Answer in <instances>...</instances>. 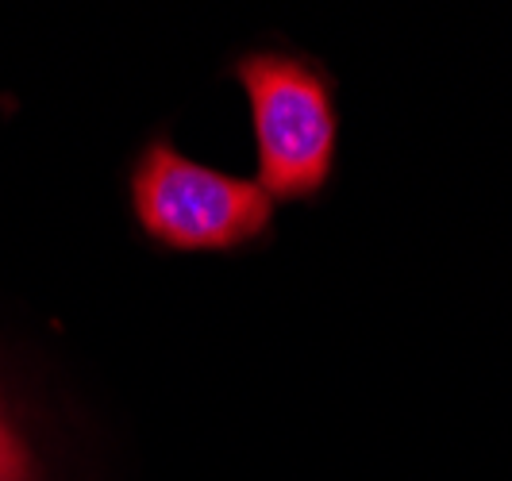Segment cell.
I'll list each match as a JSON object with an SVG mask.
<instances>
[{
  "label": "cell",
  "mask_w": 512,
  "mask_h": 481,
  "mask_svg": "<svg viewBox=\"0 0 512 481\" xmlns=\"http://www.w3.org/2000/svg\"><path fill=\"white\" fill-rule=\"evenodd\" d=\"M0 481H39L24 435L12 428L4 405H0Z\"/></svg>",
  "instance_id": "3"
},
{
  "label": "cell",
  "mask_w": 512,
  "mask_h": 481,
  "mask_svg": "<svg viewBox=\"0 0 512 481\" xmlns=\"http://www.w3.org/2000/svg\"><path fill=\"white\" fill-rule=\"evenodd\" d=\"M131 204L139 228L170 251H231L258 239L274 220V201L258 181L193 162L166 139L139 154Z\"/></svg>",
  "instance_id": "2"
},
{
  "label": "cell",
  "mask_w": 512,
  "mask_h": 481,
  "mask_svg": "<svg viewBox=\"0 0 512 481\" xmlns=\"http://www.w3.org/2000/svg\"><path fill=\"white\" fill-rule=\"evenodd\" d=\"M235 77L251 101L262 193L270 201L316 197L335 166L339 116L332 85L308 62L274 51L239 58Z\"/></svg>",
  "instance_id": "1"
}]
</instances>
